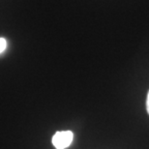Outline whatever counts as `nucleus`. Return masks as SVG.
Listing matches in <instances>:
<instances>
[{
  "instance_id": "nucleus-2",
  "label": "nucleus",
  "mask_w": 149,
  "mask_h": 149,
  "mask_svg": "<svg viewBox=\"0 0 149 149\" xmlns=\"http://www.w3.org/2000/svg\"><path fill=\"white\" fill-rule=\"evenodd\" d=\"M7 47V41L4 38H0V53H2Z\"/></svg>"
},
{
  "instance_id": "nucleus-3",
  "label": "nucleus",
  "mask_w": 149,
  "mask_h": 149,
  "mask_svg": "<svg viewBox=\"0 0 149 149\" xmlns=\"http://www.w3.org/2000/svg\"><path fill=\"white\" fill-rule=\"evenodd\" d=\"M146 109H147V112L149 114V91L147 93V98H146Z\"/></svg>"
},
{
  "instance_id": "nucleus-1",
  "label": "nucleus",
  "mask_w": 149,
  "mask_h": 149,
  "mask_svg": "<svg viewBox=\"0 0 149 149\" xmlns=\"http://www.w3.org/2000/svg\"><path fill=\"white\" fill-rule=\"evenodd\" d=\"M73 138L71 131H58L52 136V144L56 149H66L72 144Z\"/></svg>"
}]
</instances>
